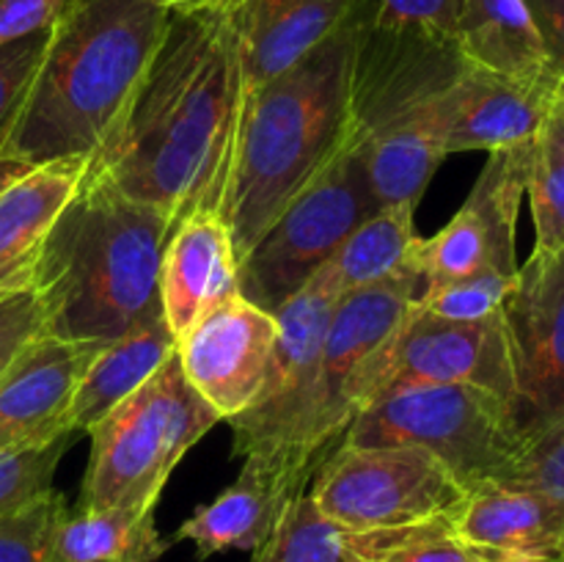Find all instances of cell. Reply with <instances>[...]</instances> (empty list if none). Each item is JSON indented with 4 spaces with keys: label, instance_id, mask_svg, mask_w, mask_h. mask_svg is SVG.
<instances>
[{
    "label": "cell",
    "instance_id": "obj_1",
    "mask_svg": "<svg viewBox=\"0 0 564 562\" xmlns=\"http://www.w3.org/2000/svg\"><path fill=\"white\" fill-rule=\"evenodd\" d=\"M240 105L226 9L169 11L158 53L88 171L174 229L196 213L220 215Z\"/></svg>",
    "mask_w": 564,
    "mask_h": 562
},
{
    "label": "cell",
    "instance_id": "obj_2",
    "mask_svg": "<svg viewBox=\"0 0 564 562\" xmlns=\"http://www.w3.org/2000/svg\"><path fill=\"white\" fill-rule=\"evenodd\" d=\"M171 231L163 213L86 171L33 264L44 334L113 342L163 317L160 262Z\"/></svg>",
    "mask_w": 564,
    "mask_h": 562
},
{
    "label": "cell",
    "instance_id": "obj_3",
    "mask_svg": "<svg viewBox=\"0 0 564 562\" xmlns=\"http://www.w3.org/2000/svg\"><path fill=\"white\" fill-rule=\"evenodd\" d=\"M160 0H66L3 154L28 165L94 158L163 39Z\"/></svg>",
    "mask_w": 564,
    "mask_h": 562
},
{
    "label": "cell",
    "instance_id": "obj_4",
    "mask_svg": "<svg viewBox=\"0 0 564 562\" xmlns=\"http://www.w3.org/2000/svg\"><path fill=\"white\" fill-rule=\"evenodd\" d=\"M352 25L273 80L242 91L220 218L237 262L350 141Z\"/></svg>",
    "mask_w": 564,
    "mask_h": 562
},
{
    "label": "cell",
    "instance_id": "obj_5",
    "mask_svg": "<svg viewBox=\"0 0 564 562\" xmlns=\"http://www.w3.org/2000/svg\"><path fill=\"white\" fill-rule=\"evenodd\" d=\"M350 136L375 204H413L446 158L441 99L466 58L455 39L394 31L350 14Z\"/></svg>",
    "mask_w": 564,
    "mask_h": 562
},
{
    "label": "cell",
    "instance_id": "obj_6",
    "mask_svg": "<svg viewBox=\"0 0 564 562\" xmlns=\"http://www.w3.org/2000/svg\"><path fill=\"white\" fill-rule=\"evenodd\" d=\"M215 422L220 417L171 356L141 389L88 430L91 455L77 505L154 512L176 463Z\"/></svg>",
    "mask_w": 564,
    "mask_h": 562
},
{
    "label": "cell",
    "instance_id": "obj_7",
    "mask_svg": "<svg viewBox=\"0 0 564 562\" xmlns=\"http://www.w3.org/2000/svg\"><path fill=\"white\" fill-rule=\"evenodd\" d=\"M350 446H422L466 490L501 483L527 435L510 400L468 383L400 386L369 402L347 428Z\"/></svg>",
    "mask_w": 564,
    "mask_h": 562
},
{
    "label": "cell",
    "instance_id": "obj_8",
    "mask_svg": "<svg viewBox=\"0 0 564 562\" xmlns=\"http://www.w3.org/2000/svg\"><path fill=\"white\" fill-rule=\"evenodd\" d=\"M422 290L424 281L408 275L389 284L341 292L306 395L279 441L264 452H284L319 466L339 450L352 419L372 402L380 356Z\"/></svg>",
    "mask_w": 564,
    "mask_h": 562
},
{
    "label": "cell",
    "instance_id": "obj_9",
    "mask_svg": "<svg viewBox=\"0 0 564 562\" xmlns=\"http://www.w3.org/2000/svg\"><path fill=\"white\" fill-rule=\"evenodd\" d=\"M375 209L364 160L350 136L240 259V295L264 312H279Z\"/></svg>",
    "mask_w": 564,
    "mask_h": 562
},
{
    "label": "cell",
    "instance_id": "obj_10",
    "mask_svg": "<svg viewBox=\"0 0 564 562\" xmlns=\"http://www.w3.org/2000/svg\"><path fill=\"white\" fill-rule=\"evenodd\" d=\"M466 494L438 457L408 444H341L308 483L317 510L350 534L394 532L452 518Z\"/></svg>",
    "mask_w": 564,
    "mask_h": 562
},
{
    "label": "cell",
    "instance_id": "obj_11",
    "mask_svg": "<svg viewBox=\"0 0 564 562\" xmlns=\"http://www.w3.org/2000/svg\"><path fill=\"white\" fill-rule=\"evenodd\" d=\"M527 441L564 417V246L534 248L501 306Z\"/></svg>",
    "mask_w": 564,
    "mask_h": 562
},
{
    "label": "cell",
    "instance_id": "obj_12",
    "mask_svg": "<svg viewBox=\"0 0 564 562\" xmlns=\"http://www.w3.org/2000/svg\"><path fill=\"white\" fill-rule=\"evenodd\" d=\"M532 141L488 152L482 174L449 224L419 237L416 262L424 287L463 279L479 270L518 273L516 229L529 187Z\"/></svg>",
    "mask_w": 564,
    "mask_h": 562
},
{
    "label": "cell",
    "instance_id": "obj_13",
    "mask_svg": "<svg viewBox=\"0 0 564 562\" xmlns=\"http://www.w3.org/2000/svg\"><path fill=\"white\" fill-rule=\"evenodd\" d=\"M468 383L505 397L516 408V372L505 314L485 320H446L413 303L405 323L383 350L375 397L400 386Z\"/></svg>",
    "mask_w": 564,
    "mask_h": 562
},
{
    "label": "cell",
    "instance_id": "obj_14",
    "mask_svg": "<svg viewBox=\"0 0 564 562\" xmlns=\"http://www.w3.org/2000/svg\"><path fill=\"white\" fill-rule=\"evenodd\" d=\"M341 292L345 290L334 262H325L279 312H273L279 336L270 356L268 378L257 402L246 413L229 419L235 430V452L251 455L270 450L279 441L317 369Z\"/></svg>",
    "mask_w": 564,
    "mask_h": 562
},
{
    "label": "cell",
    "instance_id": "obj_15",
    "mask_svg": "<svg viewBox=\"0 0 564 562\" xmlns=\"http://www.w3.org/2000/svg\"><path fill=\"white\" fill-rule=\"evenodd\" d=\"M279 323L242 295L198 317L176 339V361L187 383L220 419H235L257 402L268 378Z\"/></svg>",
    "mask_w": 564,
    "mask_h": 562
},
{
    "label": "cell",
    "instance_id": "obj_16",
    "mask_svg": "<svg viewBox=\"0 0 564 562\" xmlns=\"http://www.w3.org/2000/svg\"><path fill=\"white\" fill-rule=\"evenodd\" d=\"M240 474L213 501L182 521L171 543L191 540L198 560L224 551H257L275 532L286 507L308 490L317 466L284 452L242 455Z\"/></svg>",
    "mask_w": 564,
    "mask_h": 562
},
{
    "label": "cell",
    "instance_id": "obj_17",
    "mask_svg": "<svg viewBox=\"0 0 564 562\" xmlns=\"http://www.w3.org/2000/svg\"><path fill=\"white\" fill-rule=\"evenodd\" d=\"M560 86L554 69L510 77L466 61L441 99L446 154L496 152L534 141Z\"/></svg>",
    "mask_w": 564,
    "mask_h": 562
},
{
    "label": "cell",
    "instance_id": "obj_18",
    "mask_svg": "<svg viewBox=\"0 0 564 562\" xmlns=\"http://www.w3.org/2000/svg\"><path fill=\"white\" fill-rule=\"evenodd\" d=\"M105 342L42 334L0 378V452L28 450L69 435V408L80 378Z\"/></svg>",
    "mask_w": 564,
    "mask_h": 562
},
{
    "label": "cell",
    "instance_id": "obj_19",
    "mask_svg": "<svg viewBox=\"0 0 564 562\" xmlns=\"http://www.w3.org/2000/svg\"><path fill=\"white\" fill-rule=\"evenodd\" d=\"M352 0H231L226 6L242 91L306 58L350 17Z\"/></svg>",
    "mask_w": 564,
    "mask_h": 562
},
{
    "label": "cell",
    "instance_id": "obj_20",
    "mask_svg": "<svg viewBox=\"0 0 564 562\" xmlns=\"http://www.w3.org/2000/svg\"><path fill=\"white\" fill-rule=\"evenodd\" d=\"M240 295V262L218 213H196L169 237L160 262V306L180 339L198 317Z\"/></svg>",
    "mask_w": 564,
    "mask_h": 562
},
{
    "label": "cell",
    "instance_id": "obj_21",
    "mask_svg": "<svg viewBox=\"0 0 564 562\" xmlns=\"http://www.w3.org/2000/svg\"><path fill=\"white\" fill-rule=\"evenodd\" d=\"M452 529L496 562H556L564 551V501L490 483L468 490Z\"/></svg>",
    "mask_w": 564,
    "mask_h": 562
},
{
    "label": "cell",
    "instance_id": "obj_22",
    "mask_svg": "<svg viewBox=\"0 0 564 562\" xmlns=\"http://www.w3.org/2000/svg\"><path fill=\"white\" fill-rule=\"evenodd\" d=\"M88 163L91 158L33 165L0 191V290L31 284L44 237L80 191Z\"/></svg>",
    "mask_w": 564,
    "mask_h": 562
},
{
    "label": "cell",
    "instance_id": "obj_23",
    "mask_svg": "<svg viewBox=\"0 0 564 562\" xmlns=\"http://www.w3.org/2000/svg\"><path fill=\"white\" fill-rule=\"evenodd\" d=\"M171 356H176V336L163 317L105 342L77 383L69 408L72 433H88L105 413L141 389Z\"/></svg>",
    "mask_w": 564,
    "mask_h": 562
},
{
    "label": "cell",
    "instance_id": "obj_24",
    "mask_svg": "<svg viewBox=\"0 0 564 562\" xmlns=\"http://www.w3.org/2000/svg\"><path fill=\"white\" fill-rule=\"evenodd\" d=\"M455 44L474 66L510 77L551 69L527 0H463Z\"/></svg>",
    "mask_w": 564,
    "mask_h": 562
},
{
    "label": "cell",
    "instance_id": "obj_25",
    "mask_svg": "<svg viewBox=\"0 0 564 562\" xmlns=\"http://www.w3.org/2000/svg\"><path fill=\"white\" fill-rule=\"evenodd\" d=\"M171 545L154 527V512L75 505L55 529L50 562H158Z\"/></svg>",
    "mask_w": 564,
    "mask_h": 562
},
{
    "label": "cell",
    "instance_id": "obj_26",
    "mask_svg": "<svg viewBox=\"0 0 564 562\" xmlns=\"http://www.w3.org/2000/svg\"><path fill=\"white\" fill-rule=\"evenodd\" d=\"M413 204H389L380 207L341 242L334 253V268L341 290H367V287L389 284V281L416 275L413 262L416 253V224Z\"/></svg>",
    "mask_w": 564,
    "mask_h": 562
},
{
    "label": "cell",
    "instance_id": "obj_27",
    "mask_svg": "<svg viewBox=\"0 0 564 562\" xmlns=\"http://www.w3.org/2000/svg\"><path fill=\"white\" fill-rule=\"evenodd\" d=\"M251 562H367L350 532L317 510L308 490L286 507L275 532L253 551Z\"/></svg>",
    "mask_w": 564,
    "mask_h": 562
},
{
    "label": "cell",
    "instance_id": "obj_28",
    "mask_svg": "<svg viewBox=\"0 0 564 562\" xmlns=\"http://www.w3.org/2000/svg\"><path fill=\"white\" fill-rule=\"evenodd\" d=\"M529 202H532L534 248L564 246V80L543 127L532 141L529 165Z\"/></svg>",
    "mask_w": 564,
    "mask_h": 562
},
{
    "label": "cell",
    "instance_id": "obj_29",
    "mask_svg": "<svg viewBox=\"0 0 564 562\" xmlns=\"http://www.w3.org/2000/svg\"><path fill=\"white\" fill-rule=\"evenodd\" d=\"M352 540L367 562H496L490 554L457 538L452 518L394 532L352 534Z\"/></svg>",
    "mask_w": 564,
    "mask_h": 562
},
{
    "label": "cell",
    "instance_id": "obj_30",
    "mask_svg": "<svg viewBox=\"0 0 564 562\" xmlns=\"http://www.w3.org/2000/svg\"><path fill=\"white\" fill-rule=\"evenodd\" d=\"M512 284H516V273L479 270L463 279L424 287L416 306L446 320H485L501 312Z\"/></svg>",
    "mask_w": 564,
    "mask_h": 562
},
{
    "label": "cell",
    "instance_id": "obj_31",
    "mask_svg": "<svg viewBox=\"0 0 564 562\" xmlns=\"http://www.w3.org/2000/svg\"><path fill=\"white\" fill-rule=\"evenodd\" d=\"M75 439L77 433H69L42 446L0 452V516L20 510L53 490L55 468Z\"/></svg>",
    "mask_w": 564,
    "mask_h": 562
},
{
    "label": "cell",
    "instance_id": "obj_32",
    "mask_svg": "<svg viewBox=\"0 0 564 562\" xmlns=\"http://www.w3.org/2000/svg\"><path fill=\"white\" fill-rule=\"evenodd\" d=\"M66 507V496L53 488L31 505L0 516V562H50Z\"/></svg>",
    "mask_w": 564,
    "mask_h": 562
},
{
    "label": "cell",
    "instance_id": "obj_33",
    "mask_svg": "<svg viewBox=\"0 0 564 562\" xmlns=\"http://www.w3.org/2000/svg\"><path fill=\"white\" fill-rule=\"evenodd\" d=\"M53 28V25H50ZM50 28L0 44V152L14 130L50 44Z\"/></svg>",
    "mask_w": 564,
    "mask_h": 562
},
{
    "label": "cell",
    "instance_id": "obj_34",
    "mask_svg": "<svg viewBox=\"0 0 564 562\" xmlns=\"http://www.w3.org/2000/svg\"><path fill=\"white\" fill-rule=\"evenodd\" d=\"M463 0H352L350 14L394 31L455 36Z\"/></svg>",
    "mask_w": 564,
    "mask_h": 562
},
{
    "label": "cell",
    "instance_id": "obj_35",
    "mask_svg": "<svg viewBox=\"0 0 564 562\" xmlns=\"http://www.w3.org/2000/svg\"><path fill=\"white\" fill-rule=\"evenodd\" d=\"M496 485L532 488L564 501V417L523 444L521 455Z\"/></svg>",
    "mask_w": 564,
    "mask_h": 562
},
{
    "label": "cell",
    "instance_id": "obj_36",
    "mask_svg": "<svg viewBox=\"0 0 564 562\" xmlns=\"http://www.w3.org/2000/svg\"><path fill=\"white\" fill-rule=\"evenodd\" d=\"M44 334V306L31 284L0 290V378L36 336Z\"/></svg>",
    "mask_w": 564,
    "mask_h": 562
},
{
    "label": "cell",
    "instance_id": "obj_37",
    "mask_svg": "<svg viewBox=\"0 0 564 562\" xmlns=\"http://www.w3.org/2000/svg\"><path fill=\"white\" fill-rule=\"evenodd\" d=\"M66 0H0V44L50 28Z\"/></svg>",
    "mask_w": 564,
    "mask_h": 562
},
{
    "label": "cell",
    "instance_id": "obj_38",
    "mask_svg": "<svg viewBox=\"0 0 564 562\" xmlns=\"http://www.w3.org/2000/svg\"><path fill=\"white\" fill-rule=\"evenodd\" d=\"M543 39L549 66L564 80V0H527Z\"/></svg>",
    "mask_w": 564,
    "mask_h": 562
},
{
    "label": "cell",
    "instance_id": "obj_39",
    "mask_svg": "<svg viewBox=\"0 0 564 562\" xmlns=\"http://www.w3.org/2000/svg\"><path fill=\"white\" fill-rule=\"evenodd\" d=\"M169 11H213L226 9L231 0H160Z\"/></svg>",
    "mask_w": 564,
    "mask_h": 562
},
{
    "label": "cell",
    "instance_id": "obj_40",
    "mask_svg": "<svg viewBox=\"0 0 564 562\" xmlns=\"http://www.w3.org/2000/svg\"><path fill=\"white\" fill-rule=\"evenodd\" d=\"M31 169L33 165H28V163H22V160L9 158V154L0 152V191H3L6 185H11L17 176H22L25 171H31Z\"/></svg>",
    "mask_w": 564,
    "mask_h": 562
},
{
    "label": "cell",
    "instance_id": "obj_41",
    "mask_svg": "<svg viewBox=\"0 0 564 562\" xmlns=\"http://www.w3.org/2000/svg\"><path fill=\"white\" fill-rule=\"evenodd\" d=\"M556 562H564V551H562V554H560V560H556Z\"/></svg>",
    "mask_w": 564,
    "mask_h": 562
}]
</instances>
